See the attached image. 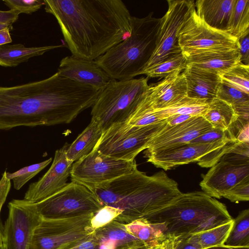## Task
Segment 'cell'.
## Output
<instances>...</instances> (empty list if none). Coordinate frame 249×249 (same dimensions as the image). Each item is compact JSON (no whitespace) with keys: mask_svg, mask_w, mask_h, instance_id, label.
Wrapping results in <instances>:
<instances>
[{"mask_svg":"<svg viewBox=\"0 0 249 249\" xmlns=\"http://www.w3.org/2000/svg\"><path fill=\"white\" fill-rule=\"evenodd\" d=\"M223 197L234 203L249 201V177L244 179L228 190Z\"/></svg>","mask_w":249,"mask_h":249,"instance_id":"cell-38","label":"cell"},{"mask_svg":"<svg viewBox=\"0 0 249 249\" xmlns=\"http://www.w3.org/2000/svg\"><path fill=\"white\" fill-rule=\"evenodd\" d=\"M232 224L233 219L211 229L188 235V237L200 249L223 245L228 236Z\"/></svg>","mask_w":249,"mask_h":249,"instance_id":"cell-27","label":"cell"},{"mask_svg":"<svg viewBox=\"0 0 249 249\" xmlns=\"http://www.w3.org/2000/svg\"><path fill=\"white\" fill-rule=\"evenodd\" d=\"M194 117L189 115L176 114L169 116L166 118L167 124L169 125H174L182 123L189 118Z\"/></svg>","mask_w":249,"mask_h":249,"instance_id":"cell-44","label":"cell"},{"mask_svg":"<svg viewBox=\"0 0 249 249\" xmlns=\"http://www.w3.org/2000/svg\"><path fill=\"white\" fill-rule=\"evenodd\" d=\"M228 33L237 39L249 33V0H236Z\"/></svg>","mask_w":249,"mask_h":249,"instance_id":"cell-31","label":"cell"},{"mask_svg":"<svg viewBox=\"0 0 249 249\" xmlns=\"http://www.w3.org/2000/svg\"><path fill=\"white\" fill-rule=\"evenodd\" d=\"M236 0H197L195 5L198 16L208 25L228 33Z\"/></svg>","mask_w":249,"mask_h":249,"instance_id":"cell-22","label":"cell"},{"mask_svg":"<svg viewBox=\"0 0 249 249\" xmlns=\"http://www.w3.org/2000/svg\"><path fill=\"white\" fill-rule=\"evenodd\" d=\"M225 139L236 140L229 129L223 130L212 127L191 141L190 143H211Z\"/></svg>","mask_w":249,"mask_h":249,"instance_id":"cell-37","label":"cell"},{"mask_svg":"<svg viewBox=\"0 0 249 249\" xmlns=\"http://www.w3.org/2000/svg\"><path fill=\"white\" fill-rule=\"evenodd\" d=\"M148 77L114 80L99 93L92 106L91 118L103 132L114 124L127 121L149 87Z\"/></svg>","mask_w":249,"mask_h":249,"instance_id":"cell-6","label":"cell"},{"mask_svg":"<svg viewBox=\"0 0 249 249\" xmlns=\"http://www.w3.org/2000/svg\"><path fill=\"white\" fill-rule=\"evenodd\" d=\"M94 213L75 217L41 219L33 232L28 249H56L93 232L90 220Z\"/></svg>","mask_w":249,"mask_h":249,"instance_id":"cell-12","label":"cell"},{"mask_svg":"<svg viewBox=\"0 0 249 249\" xmlns=\"http://www.w3.org/2000/svg\"><path fill=\"white\" fill-rule=\"evenodd\" d=\"M238 142L236 140L225 139L211 143H188L145 154L144 157L147 162L165 171L193 162L209 168Z\"/></svg>","mask_w":249,"mask_h":249,"instance_id":"cell-10","label":"cell"},{"mask_svg":"<svg viewBox=\"0 0 249 249\" xmlns=\"http://www.w3.org/2000/svg\"><path fill=\"white\" fill-rule=\"evenodd\" d=\"M216 98L231 105L237 115L249 114V94L222 81L217 89Z\"/></svg>","mask_w":249,"mask_h":249,"instance_id":"cell-30","label":"cell"},{"mask_svg":"<svg viewBox=\"0 0 249 249\" xmlns=\"http://www.w3.org/2000/svg\"><path fill=\"white\" fill-rule=\"evenodd\" d=\"M137 169L135 160L127 161L113 158L93 148L88 155L72 164L70 177L72 181L91 189Z\"/></svg>","mask_w":249,"mask_h":249,"instance_id":"cell-11","label":"cell"},{"mask_svg":"<svg viewBox=\"0 0 249 249\" xmlns=\"http://www.w3.org/2000/svg\"><path fill=\"white\" fill-rule=\"evenodd\" d=\"M56 249H100L95 231L85 237L68 242Z\"/></svg>","mask_w":249,"mask_h":249,"instance_id":"cell-39","label":"cell"},{"mask_svg":"<svg viewBox=\"0 0 249 249\" xmlns=\"http://www.w3.org/2000/svg\"><path fill=\"white\" fill-rule=\"evenodd\" d=\"M9 213L1 233L6 249H28L35 228L42 218L33 203L13 199L8 204Z\"/></svg>","mask_w":249,"mask_h":249,"instance_id":"cell-15","label":"cell"},{"mask_svg":"<svg viewBox=\"0 0 249 249\" xmlns=\"http://www.w3.org/2000/svg\"><path fill=\"white\" fill-rule=\"evenodd\" d=\"M210 102L186 96L175 104L167 108L156 110L166 119L169 116L176 115H189L203 116L207 111Z\"/></svg>","mask_w":249,"mask_h":249,"instance_id":"cell-28","label":"cell"},{"mask_svg":"<svg viewBox=\"0 0 249 249\" xmlns=\"http://www.w3.org/2000/svg\"><path fill=\"white\" fill-rule=\"evenodd\" d=\"M182 53L187 65L218 74L241 62L239 49L204 50Z\"/></svg>","mask_w":249,"mask_h":249,"instance_id":"cell-20","label":"cell"},{"mask_svg":"<svg viewBox=\"0 0 249 249\" xmlns=\"http://www.w3.org/2000/svg\"><path fill=\"white\" fill-rule=\"evenodd\" d=\"M89 189L104 206L122 210L114 220L124 224L145 219L182 194L178 183L163 170L149 176L138 169Z\"/></svg>","mask_w":249,"mask_h":249,"instance_id":"cell-3","label":"cell"},{"mask_svg":"<svg viewBox=\"0 0 249 249\" xmlns=\"http://www.w3.org/2000/svg\"><path fill=\"white\" fill-rule=\"evenodd\" d=\"M126 231L142 241L146 245L161 244L169 237L165 234L163 223H151L142 218L125 225Z\"/></svg>","mask_w":249,"mask_h":249,"instance_id":"cell-25","label":"cell"},{"mask_svg":"<svg viewBox=\"0 0 249 249\" xmlns=\"http://www.w3.org/2000/svg\"><path fill=\"white\" fill-rule=\"evenodd\" d=\"M241 63L249 65V33L237 39Z\"/></svg>","mask_w":249,"mask_h":249,"instance_id":"cell-42","label":"cell"},{"mask_svg":"<svg viewBox=\"0 0 249 249\" xmlns=\"http://www.w3.org/2000/svg\"><path fill=\"white\" fill-rule=\"evenodd\" d=\"M181 71H175L159 82L149 85L135 111L164 109L187 96L186 82Z\"/></svg>","mask_w":249,"mask_h":249,"instance_id":"cell-17","label":"cell"},{"mask_svg":"<svg viewBox=\"0 0 249 249\" xmlns=\"http://www.w3.org/2000/svg\"><path fill=\"white\" fill-rule=\"evenodd\" d=\"M166 119L144 126L126 122L112 125L103 132L95 149L106 155L127 161H133L146 149L152 139L165 126Z\"/></svg>","mask_w":249,"mask_h":249,"instance_id":"cell-7","label":"cell"},{"mask_svg":"<svg viewBox=\"0 0 249 249\" xmlns=\"http://www.w3.org/2000/svg\"><path fill=\"white\" fill-rule=\"evenodd\" d=\"M205 249H249V247H231L223 245L213 246Z\"/></svg>","mask_w":249,"mask_h":249,"instance_id":"cell-47","label":"cell"},{"mask_svg":"<svg viewBox=\"0 0 249 249\" xmlns=\"http://www.w3.org/2000/svg\"><path fill=\"white\" fill-rule=\"evenodd\" d=\"M57 72L71 80L101 90L115 80L111 78L95 60L72 55L61 59Z\"/></svg>","mask_w":249,"mask_h":249,"instance_id":"cell-19","label":"cell"},{"mask_svg":"<svg viewBox=\"0 0 249 249\" xmlns=\"http://www.w3.org/2000/svg\"><path fill=\"white\" fill-rule=\"evenodd\" d=\"M151 223H163L168 237L190 235L231 221L226 206L202 191L182 194L173 202L148 216Z\"/></svg>","mask_w":249,"mask_h":249,"instance_id":"cell-4","label":"cell"},{"mask_svg":"<svg viewBox=\"0 0 249 249\" xmlns=\"http://www.w3.org/2000/svg\"><path fill=\"white\" fill-rule=\"evenodd\" d=\"M178 39L182 53L204 50L239 49L236 38L208 25L198 16L195 7L181 26Z\"/></svg>","mask_w":249,"mask_h":249,"instance_id":"cell-14","label":"cell"},{"mask_svg":"<svg viewBox=\"0 0 249 249\" xmlns=\"http://www.w3.org/2000/svg\"><path fill=\"white\" fill-rule=\"evenodd\" d=\"M63 47V45H57L27 47L19 43L1 45L0 46V66L16 67L27 62L33 57L43 55L47 52Z\"/></svg>","mask_w":249,"mask_h":249,"instance_id":"cell-24","label":"cell"},{"mask_svg":"<svg viewBox=\"0 0 249 249\" xmlns=\"http://www.w3.org/2000/svg\"><path fill=\"white\" fill-rule=\"evenodd\" d=\"M71 55L95 60L128 37L131 16L121 0H43Z\"/></svg>","mask_w":249,"mask_h":249,"instance_id":"cell-2","label":"cell"},{"mask_svg":"<svg viewBox=\"0 0 249 249\" xmlns=\"http://www.w3.org/2000/svg\"><path fill=\"white\" fill-rule=\"evenodd\" d=\"M167 2L168 10L161 18L155 51L144 69L182 52L178 43V32L195 7V1L168 0Z\"/></svg>","mask_w":249,"mask_h":249,"instance_id":"cell-13","label":"cell"},{"mask_svg":"<svg viewBox=\"0 0 249 249\" xmlns=\"http://www.w3.org/2000/svg\"><path fill=\"white\" fill-rule=\"evenodd\" d=\"M249 177V142H239L202 175L199 185L203 192L216 198Z\"/></svg>","mask_w":249,"mask_h":249,"instance_id":"cell-9","label":"cell"},{"mask_svg":"<svg viewBox=\"0 0 249 249\" xmlns=\"http://www.w3.org/2000/svg\"><path fill=\"white\" fill-rule=\"evenodd\" d=\"M0 249H6V248L5 246L2 244V245L0 247Z\"/></svg>","mask_w":249,"mask_h":249,"instance_id":"cell-49","label":"cell"},{"mask_svg":"<svg viewBox=\"0 0 249 249\" xmlns=\"http://www.w3.org/2000/svg\"><path fill=\"white\" fill-rule=\"evenodd\" d=\"M224 245L231 247H249V209L240 211L233 218V224Z\"/></svg>","mask_w":249,"mask_h":249,"instance_id":"cell-29","label":"cell"},{"mask_svg":"<svg viewBox=\"0 0 249 249\" xmlns=\"http://www.w3.org/2000/svg\"><path fill=\"white\" fill-rule=\"evenodd\" d=\"M9 28H6L0 31V46L8 44L12 42L10 34Z\"/></svg>","mask_w":249,"mask_h":249,"instance_id":"cell-45","label":"cell"},{"mask_svg":"<svg viewBox=\"0 0 249 249\" xmlns=\"http://www.w3.org/2000/svg\"><path fill=\"white\" fill-rule=\"evenodd\" d=\"M101 91L57 71L41 80L0 87V130L70 123L93 106Z\"/></svg>","mask_w":249,"mask_h":249,"instance_id":"cell-1","label":"cell"},{"mask_svg":"<svg viewBox=\"0 0 249 249\" xmlns=\"http://www.w3.org/2000/svg\"><path fill=\"white\" fill-rule=\"evenodd\" d=\"M167 239L160 244L154 245V246H148V245H144L141 247H140L139 248L134 249H167Z\"/></svg>","mask_w":249,"mask_h":249,"instance_id":"cell-46","label":"cell"},{"mask_svg":"<svg viewBox=\"0 0 249 249\" xmlns=\"http://www.w3.org/2000/svg\"><path fill=\"white\" fill-rule=\"evenodd\" d=\"M6 171H5L2 173L0 179V213L2 205L6 199L11 186V180L6 177ZM2 245V236L1 232L0 231V247Z\"/></svg>","mask_w":249,"mask_h":249,"instance_id":"cell-41","label":"cell"},{"mask_svg":"<svg viewBox=\"0 0 249 249\" xmlns=\"http://www.w3.org/2000/svg\"><path fill=\"white\" fill-rule=\"evenodd\" d=\"M187 85V96L210 102L216 98L222 80L218 73L186 65L182 72Z\"/></svg>","mask_w":249,"mask_h":249,"instance_id":"cell-21","label":"cell"},{"mask_svg":"<svg viewBox=\"0 0 249 249\" xmlns=\"http://www.w3.org/2000/svg\"><path fill=\"white\" fill-rule=\"evenodd\" d=\"M218 75L223 82L249 94V65L240 62Z\"/></svg>","mask_w":249,"mask_h":249,"instance_id":"cell-33","label":"cell"},{"mask_svg":"<svg viewBox=\"0 0 249 249\" xmlns=\"http://www.w3.org/2000/svg\"><path fill=\"white\" fill-rule=\"evenodd\" d=\"M19 15L18 12L12 10H0V24H12L18 20Z\"/></svg>","mask_w":249,"mask_h":249,"instance_id":"cell-43","label":"cell"},{"mask_svg":"<svg viewBox=\"0 0 249 249\" xmlns=\"http://www.w3.org/2000/svg\"><path fill=\"white\" fill-rule=\"evenodd\" d=\"M4 3L10 8L19 14H31L44 5L43 0H3Z\"/></svg>","mask_w":249,"mask_h":249,"instance_id":"cell-36","label":"cell"},{"mask_svg":"<svg viewBox=\"0 0 249 249\" xmlns=\"http://www.w3.org/2000/svg\"><path fill=\"white\" fill-rule=\"evenodd\" d=\"M212 127L202 116L192 117L174 125L167 124L151 141L144 154H148L189 143Z\"/></svg>","mask_w":249,"mask_h":249,"instance_id":"cell-18","label":"cell"},{"mask_svg":"<svg viewBox=\"0 0 249 249\" xmlns=\"http://www.w3.org/2000/svg\"><path fill=\"white\" fill-rule=\"evenodd\" d=\"M103 132L100 124L91 118L90 123L69 146L66 151L67 159L75 162L92 151Z\"/></svg>","mask_w":249,"mask_h":249,"instance_id":"cell-23","label":"cell"},{"mask_svg":"<svg viewBox=\"0 0 249 249\" xmlns=\"http://www.w3.org/2000/svg\"><path fill=\"white\" fill-rule=\"evenodd\" d=\"M52 160L51 158L43 161L23 167L16 172H6V177L13 182L14 188L20 189L29 180L47 166Z\"/></svg>","mask_w":249,"mask_h":249,"instance_id":"cell-34","label":"cell"},{"mask_svg":"<svg viewBox=\"0 0 249 249\" xmlns=\"http://www.w3.org/2000/svg\"><path fill=\"white\" fill-rule=\"evenodd\" d=\"M203 117L213 127L226 130L236 120L237 115L231 105L215 98L209 103L208 108Z\"/></svg>","mask_w":249,"mask_h":249,"instance_id":"cell-26","label":"cell"},{"mask_svg":"<svg viewBox=\"0 0 249 249\" xmlns=\"http://www.w3.org/2000/svg\"><path fill=\"white\" fill-rule=\"evenodd\" d=\"M123 211L118 208L104 206L94 213L90 220V226L95 230L114 220Z\"/></svg>","mask_w":249,"mask_h":249,"instance_id":"cell-35","label":"cell"},{"mask_svg":"<svg viewBox=\"0 0 249 249\" xmlns=\"http://www.w3.org/2000/svg\"><path fill=\"white\" fill-rule=\"evenodd\" d=\"M68 146L66 143L55 151L51 167L37 181L30 184L24 200L33 203L41 201L58 193L68 184L67 181L73 164L66 157Z\"/></svg>","mask_w":249,"mask_h":249,"instance_id":"cell-16","label":"cell"},{"mask_svg":"<svg viewBox=\"0 0 249 249\" xmlns=\"http://www.w3.org/2000/svg\"><path fill=\"white\" fill-rule=\"evenodd\" d=\"M33 204L40 217L45 220L95 213L104 206L89 189L72 181L58 193Z\"/></svg>","mask_w":249,"mask_h":249,"instance_id":"cell-8","label":"cell"},{"mask_svg":"<svg viewBox=\"0 0 249 249\" xmlns=\"http://www.w3.org/2000/svg\"><path fill=\"white\" fill-rule=\"evenodd\" d=\"M6 28H9L11 29H13V26L12 24H0V31Z\"/></svg>","mask_w":249,"mask_h":249,"instance_id":"cell-48","label":"cell"},{"mask_svg":"<svg viewBox=\"0 0 249 249\" xmlns=\"http://www.w3.org/2000/svg\"><path fill=\"white\" fill-rule=\"evenodd\" d=\"M186 65V58L181 52L144 69L140 72L139 75L144 74L148 78H164L175 71L184 70Z\"/></svg>","mask_w":249,"mask_h":249,"instance_id":"cell-32","label":"cell"},{"mask_svg":"<svg viewBox=\"0 0 249 249\" xmlns=\"http://www.w3.org/2000/svg\"><path fill=\"white\" fill-rule=\"evenodd\" d=\"M167 247V249H200L189 240L188 235L169 237Z\"/></svg>","mask_w":249,"mask_h":249,"instance_id":"cell-40","label":"cell"},{"mask_svg":"<svg viewBox=\"0 0 249 249\" xmlns=\"http://www.w3.org/2000/svg\"><path fill=\"white\" fill-rule=\"evenodd\" d=\"M153 14L142 18L131 16L130 36L95 60L112 79L134 78L145 67L155 51L161 21Z\"/></svg>","mask_w":249,"mask_h":249,"instance_id":"cell-5","label":"cell"}]
</instances>
